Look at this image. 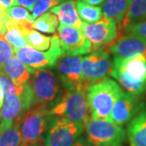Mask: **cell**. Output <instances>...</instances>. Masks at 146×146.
<instances>
[{
    "instance_id": "6",
    "label": "cell",
    "mask_w": 146,
    "mask_h": 146,
    "mask_svg": "<svg viewBox=\"0 0 146 146\" xmlns=\"http://www.w3.org/2000/svg\"><path fill=\"white\" fill-rule=\"evenodd\" d=\"M50 114L84 124L91 118L86 91L64 90L60 99L50 108Z\"/></svg>"
},
{
    "instance_id": "8",
    "label": "cell",
    "mask_w": 146,
    "mask_h": 146,
    "mask_svg": "<svg viewBox=\"0 0 146 146\" xmlns=\"http://www.w3.org/2000/svg\"><path fill=\"white\" fill-rule=\"evenodd\" d=\"M84 124L52 116L45 136V146H72L82 136Z\"/></svg>"
},
{
    "instance_id": "30",
    "label": "cell",
    "mask_w": 146,
    "mask_h": 146,
    "mask_svg": "<svg viewBox=\"0 0 146 146\" xmlns=\"http://www.w3.org/2000/svg\"><path fill=\"white\" fill-rule=\"evenodd\" d=\"M122 33L125 34H133L146 39V21L125 28Z\"/></svg>"
},
{
    "instance_id": "15",
    "label": "cell",
    "mask_w": 146,
    "mask_h": 146,
    "mask_svg": "<svg viewBox=\"0 0 146 146\" xmlns=\"http://www.w3.org/2000/svg\"><path fill=\"white\" fill-rule=\"evenodd\" d=\"M108 50L114 56L126 58L144 56L146 58V39L133 34H127L110 45Z\"/></svg>"
},
{
    "instance_id": "34",
    "label": "cell",
    "mask_w": 146,
    "mask_h": 146,
    "mask_svg": "<svg viewBox=\"0 0 146 146\" xmlns=\"http://www.w3.org/2000/svg\"><path fill=\"white\" fill-rule=\"evenodd\" d=\"M85 3L92 6H98L103 3L106 0H82Z\"/></svg>"
},
{
    "instance_id": "39",
    "label": "cell",
    "mask_w": 146,
    "mask_h": 146,
    "mask_svg": "<svg viewBox=\"0 0 146 146\" xmlns=\"http://www.w3.org/2000/svg\"><path fill=\"white\" fill-rule=\"evenodd\" d=\"M0 122H1V117H0Z\"/></svg>"
},
{
    "instance_id": "12",
    "label": "cell",
    "mask_w": 146,
    "mask_h": 146,
    "mask_svg": "<svg viewBox=\"0 0 146 146\" xmlns=\"http://www.w3.org/2000/svg\"><path fill=\"white\" fill-rule=\"evenodd\" d=\"M57 34L64 55L80 56L92 52L91 43L80 29L60 25Z\"/></svg>"
},
{
    "instance_id": "13",
    "label": "cell",
    "mask_w": 146,
    "mask_h": 146,
    "mask_svg": "<svg viewBox=\"0 0 146 146\" xmlns=\"http://www.w3.org/2000/svg\"><path fill=\"white\" fill-rule=\"evenodd\" d=\"M32 107V93L28 84L25 90L21 94L5 98L1 110L0 129L10 127L21 121L29 110Z\"/></svg>"
},
{
    "instance_id": "16",
    "label": "cell",
    "mask_w": 146,
    "mask_h": 146,
    "mask_svg": "<svg viewBox=\"0 0 146 146\" xmlns=\"http://www.w3.org/2000/svg\"><path fill=\"white\" fill-rule=\"evenodd\" d=\"M5 25L6 33L2 36L14 48V50L28 45L23 33L27 29H33V23L18 22L8 16L5 21Z\"/></svg>"
},
{
    "instance_id": "5",
    "label": "cell",
    "mask_w": 146,
    "mask_h": 146,
    "mask_svg": "<svg viewBox=\"0 0 146 146\" xmlns=\"http://www.w3.org/2000/svg\"><path fill=\"white\" fill-rule=\"evenodd\" d=\"M84 127L92 146H124L127 132L122 126L110 120L90 118Z\"/></svg>"
},
{
    "instance_id": "40",
    "label": "cell",
    "mask_w": 146,
    "mask_h": 146,
    "mask_svg": "<svg viewBox=\"0 0 146 146\" xmlns=\"http://www.w3.org/2000/svg\"><path fill=\"white\" fill-rule=\"evenodd\" d=\"M131 146H132V145H131Z\"/></svg>"
},
{
    "instance_id": "24",
    "label": "cell",
    "mask_w": 146,
    "mask_h": 146,
    "mask_svg": "<svg viewBox=\"0 0 146 146\" xmlns=\"http://www.w3.org/2000/svg\"><path fill=\"white\" fill-rule=\"evenodd\" d=\"M58 17L51 11H46L33 23V29L44 33H54L58 25Z\"/></svg>"
},
{
    "instance_id": "11",
    "label": "cell",
    "mask_w": 146,
    "mask_h": 146,
    "mask_svg": "<svg viewBox=\"0 0 146 146\" xmlns=\"http://www.w3.org/2000/svg\"><path fill=\"white\" fill-rule=\"evenodd\" d=\"M82 56L64 55L57 61L54 68L64 90H84L82 74Z\"/></svg>"
},
{
    "instance_id": "33",
    "label": "cell",
    "mask_w": 146,
    "mask_h": 146,
    "mask_svg": "<svg viewBox=\"0 0 146 146\" xmlns=\"http://www.w3.org/2000/svg\"><path fill=\"white\" fill-rule=\"evenodd\" d=\"M17 5L15 0H0V6L3 9H5L7 7Z\"/></svg>"
},
{
    "instance_id": "7",
    "label": "cell",
    "mask_w": 146,
    "mask_h": 146,
    "mask_svg": "<svg viewBox=\"0 0 146 146\" xmlns=\"http://www.w3.org/2000/svg\"><path fill=\"white\" fill-rule=\"evenodd\" d=\"M15 55L24 64L33 70L54 67L63 55L58 34L52 36L51 46L46 51H41L29 45L15 50Z\"/></svg>"
},
{
    "instance_id": "14",
    "label": "cell",
    "mask_w": 146,
    "mask_h": 146,
    "mask_svg": "<svg viewBox=\"0 0 146 146\" xmlns=\"http://www.w3.org/2000/svg\"><path fill=\"white\" fill-rule=\"evenodd\" d=\"M145 106L142 98L135 97L123 90L114 104L110 120L123 127L127 124Z\"/></svg>"
},
{
    "instance_id": "32",
    "label": "cell",
    "mask_w": 146,
    "mask_h": 146,
    "mask_svg": "<svg viewBox=\"0 0 146 146\" xmlns=\"http://www.w3.org/2000/svg\"><path fill=\"white\" fill-rule=\"evenodd\" d=\"M72 146H92V145L90 144L87 136L82 135Z\"/></svg>"
},
{
    "instance_id": "21",
    "label": "cell",
    "mask_w": 146,
    "mask_h": 146,
    "mask_svg": "<svg viewBox=\"0 0 146 146\" xmlns=\"http://www.w3.org/2000/svg\"><path fill=\"white\" fill-rule=\"evenodd\" d=\"M131 0H106L102 6L103 15L113 19L119 26L130 6Z\"/></svg>"
},
{
    "instance_id": "22",
    "label": "cell",
    "mask_w": 146,
    "mask_h": 146,
    "mask_svg": "<svg viewBox=\"0 0 146 146\" xmlns=\"http://www.w3.org/2000/svg\"><path fill=\"white\" fill-rule=\"evenodd\" d=\"M0 146H23L21 121L0 129Z\"/></svg>"
},
{
    "instance_id": "27",
    "label": "cell",
    "mask_w": 146,
    "mask_h": 146,
    "mask_svg": "<svg viewBox=\"0 0 146 146\" xmlns=\"http://www.w3.org/2000/svg\"><path fill=\"white\" fill-rule=\"evenodd\" d=\"M5 13L14 21L18 22H34V19L29 14V10L20 5L12 6L4 9Z\"/></svg>"
},
{
    "instance_id": "2",
    "label": "cell",
    "mask_w": 146,
    "mask_h": 146,
    "mask_svg": "<svg viewBox=\"0 0 146 146\" xmlns=\"http://www.w3.org/2000/svg\"><path fill=\"white\" fill-rule=\"evenodd\" d=\"M29 84L32 93V107L46 106L52 108L64 93L54 67L35 70Z\"/></svg>"
},
{
    "instance_id": "29",
    "label": "cell",
    "mask_w": 146,
    "mask_h": 146,
    "mask_svg": "<svg viewBox=\"0 0 146 146\" xmlns=\"http://www.w3.org/2000/svg\"><path fill=\"white\" fill-rule=\"evenodd\" d=\"M15 50L2 36H0V69L14 56Z\"/></svg>"
},
{
    "instance_id": "28",
    "label": "cell",
    "mask_w": 146,
    "mask_h": 146,
    "mask_svg": "<svg viewBox=\"0 0 146 146\" xmlns=\"http://www.w3.org/2000/svg\"><path fill=\"white\" fill-rule=\"evenodd\" d=\"M65 1L68 0H36L33 10L32 11V16L36 20L43 13L49 11L51 8L61 4Z\"/></svg>"
},
{
    "instance_id": "26",
    "label": "cell",
    "mask_w": 146,
    "mask_h": 146,
    "mask_svg": "<svg viewBox=\"0 0 146 146\" xmlns=\"http://www.w3.org/2000/svg\"><path fill=\"white\" fill-rule=\"evenodd\" d=\"M26 85H17L0 69V87L3 91L5 98L21 95L26 89Z\"/></svg>"
},
{
    "instance_id": "10",
    "label": "cell",
    "mask_w": 146,
    "mask_h": 146,
    "mask_svg": "<svg viewBox=\"0 0 146 146\" xmlns=\"http://www.w3.org/2000/svg\"><path fill=\"white\" fill-rule=\"evenodd\" d=\"M81 30L89 39L92 51L111 45L119 36V29L113 19L102 16L94 24L84 23Z\"/></svg>"
},
{
    "instance_id": "35",
    "label": "cell",
    "mask_w": 146,
    "mask_h": 146,
    "mask_svg": "<svg viewBox=\"0 0 146 146\" xmlns=\"http://www.w3.org/2000/svg\"><path fill=\"white\" fill-rule=\"evenodd\" d=\"M6 33V25L4 21L0 18V36H3Z\"/></svg>"
},
{
    "instance_id": "18",
    "label": "cell",
    "mask_w": 146,
    "mask_h": 146,
    "mask_svg": "<svg viewBox=\"0 0 146 146\" xmlns=\"http://www.w3.org/2000/svg\"><path fill=\"white\" fill-rule=\"evenodd\" d=\"M50 11L57 16L60 25L82 29L84 22L81 21L76 10V0H68L51 8Z\"/></svg>"
},
{
    "instance_id": "20",
    "label": "cell",
    "mask_w": 146,
    "mask_h": 146,
    "mask_svg": "<svg viewBox=\"0 0 146 146\" xmlns=\"http://www.w3.org/2000/svg\"><path fill=\"white\" fill-rule=\"evenodd\" d=\"M146 21V0H131L123 21L119 26L122 32L127 27Z\"/></svg>"
},
{
    "instance_id": "23",
    "label": "cell",
    "mask_w": 146,
    "mask_h": 146,
    "mask_svg": "<svg viewBox=\"0 0 146 146\" xmlns=\"http://www.w3.org/2000/svg\"><path fill=\"white\" fill-rule=\"evenodd\" d=\"M76 3L79 16L84 23L94 24L102 17V7L89 5L82 0H76Z\"/></svg>"
},
{
    "instance_id": "31",
    "label": "cell",
    "mask_w": 146,
    "mask_h": 146,
    "mask_svg": "<svg viewBox=\"0 0 146 146\" xmlns=\"http://www.w3.org/2000/svg\"><path fill=\"white\" fill-rule=\"evenodd\" d=\"M17 5L25 7L29 11H33L36 0H15Z\"/></svg>"
},
{
    "instance_id": "9",
    "label": "cell",
    "mask_w": 146,
    "mask_h": 146,
    "mask_svg": "<svg viewBox=\"0 0 146 146\" xmlns=\"http://www.w3.org/2000/svg\"><path fill=\"white\" fill-rule=\"evenodd\" d=\"M84 89L106 77L112 71V60L109 50L98 49L82 58Z\"/></svg>"
},
{
    "instance_id": "3",
    "label": "cell",
    "mask_w": 146,
    "mask_h": 146,
    "mask_svg": "<svg viewBox=\"0 0 146 146\" xmlns=\"http://www.w3.org/2000/svg\"><path fill=\"white\" fill-rule=\"evenodd\" d=\"M123 89L116 81L105 77L86 89L91 118L110 120L114 104Z\"/></svg>"
},
{
    "instance_id": "19",
    "label": "cell",
    "mask_w": 146,
    "mask_h": 146,
    "mask_svg": "<svg viewBox=\"0 0 146 146\" xmlns=\"http://www.w3.org/2000/svg\"><path fill=\"white\" fill-rule=\"evenodd\" d=\"M127 136L132 146H146V106L127 126Z\"/></svg>"
},
{
    "instance_id": "38",
    "label": "cell",
    "mask_w": 146,
    "mask_h": 146,
    "mask_svg": "<svg viewBox=\"0 0 146 146\" xmlns=\"http://www.w3.org/2000/svg\"><path fill=\"white\" fill-rule=\"evenodd\" d=\"M29 146H41V145H29Z\"/></svg>"
},
{
    "instance_id": "17",
    "label": "cell",
    "mask_w": 146,
    "mask_h": 146,
    "mask_svg": "<svg viewBox=\"0 0 146 146\" xmlns=\"http://www.w3.org/2000/svg\"><path fill=\"white\" fill-rule=\"evenodd\" d=\"M2 71L17 85H25L30 82L35 70L29 68L14 55L4 64Z\"/></svg>"
},
{
    "instance_id": "25",
    "label": "cell",
    "mask_w": 146,
    "mask_h": 146,
    "mask_svg": "<svg viewBox=\"0 0 146 146\" xmlns=\"http://www.w3.org/2000/svg\"><path fill=\"white\" fill-rule=\"evenodd\" d=\"M24 36L29 46L41 51H46L51 46L52 36H46L33 29H27L24 33Z\"/></svg>"
},
{
    "instance_id": "36",
    "label": "cell",
    "mask_w": 146,
    "mask_h": 146,
    "mask_svg": "<svg viewBox=\"0 0 146 146\" xmlns=\"http://www.w3.org/2000/svg\"><path fill=\"white\" fill-rule=\"evenodd\" d=\"M3 102H4V94H3V89H1V87H0V114H1V110H2V107H3Z\"/></svg>"
},
{
    "instance_id": "4",
    "label": "cell",
    "mask_w": 146,
    "mask_h": 146,
    "mask_svg": "<svg viewBox=\"0 0 146 146\" xmlns=\"http://www.w3.org/2000/svg\"><path fill=\"white\" fill-rule=\"evenodd\" d=\"M51 118L50 108L46 106H36L29 110L21 119L23 146L39 145L45 139Z\"/></svg>"
},
{
    "instance_id": "37",
    "label": "cell",
    "mask_w": 146,
    "mask_h": 146,
    "mask_svg": "<svg viewBox=\"0 0 146 146\" xmlns=\"http://www.w3.org/2000/svg\"><path fill=\"white\" fill-rule=\"evenodd\" d=\"M3 10H4V9H3V8H2V7L0 6V15H1V13L3 11Z\"/></svg>"
},
{
    "instance_id": "1",
    "label": "cell",
    "mask_w": 146,
    "mask_h": 146,
    "mask_svg": "<svg viewBox=\"0 0 146 146\" xmlns=\"http://www.w3.org/2000/svg\"><path fill=\"white\" fill-rule=\"evenodd\" d=\"M125 92L142 98L146 92V58L144 56L126 58L114 56L110 74Z\"/></svg>"
}]
</instances>
